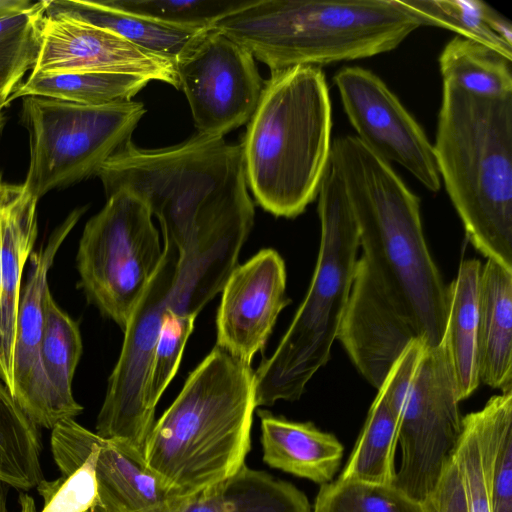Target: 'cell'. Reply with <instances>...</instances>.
<instances>
[{
	"mask_svg": "<svg viewBox=\"0 0 512 512\" xmlns=\"http://www.w3.org/2000/svg\"><path fill=\"white\" fill-rule=\"evenodd\" d=\"M331 159L343 181L362 256L426 347L438 346L445 331L447 287L427 247L419 198L389 162L354 135L332 143Z\"/></svg>",
	"mask_w": 512,
	"mask_h": 512,
	"instance_id": "1",
	"label": "cell"
},
{
	"mask_svg": "<svg viewBox=\"0 0 512 512\" xmlns=\"http://www.w3.org/2000/svg\"><path fill=\"white\" fill-rule=\"evenodd\" d=\"M106 196L124 189L145 203L160 223L164 243L182 250L199 237L252 228L241 144L196 133L160 149L128 140L99 169Z\"/></svg>",
	"mask_w": 512,
	"mask_h": 512,
	"instance_id": "2",
	"label": "cell"
},
{
	"mask_svg": "<svg viewBox=\"0 0 512 512\" xmlns=\"http://www.w3.org/2000/svg\"><path fill=\"white\" fill-rule=\"evenodd\" d=\"M254 371L215 346L146 439L148 467L173 491L194 496L233 475L250 451Z\"/></svg>",
	"mask_w": 512,
	"mask_h": 512,
	"instance_id": "3",
	"label": "cell"
},
{
	"mask_svg": "<svg viewBox=\"0 0 512 512\" xmlns=\"http://www.w3.org/2000/svg\"><path fill=\"white\" fill-rule=\"evenodd\" d=\"M433 152L467 237L512 271V95L482 97L443 81Z\"/></svg>",
	"mask_w": 512,
	"mask_h": 512,
	"instance_id": "4",
	"label": "cell"
},
{
	"mask_svg": "<svg viewBox=\"0 0 512 512\" xmlns=\"http://www.w3.org/2000/svg\"><path fill=\"white\" fill-rule=\"evenodd\" d=\"M421 26L402 0H249L213 27L275 72L385 53Z\"/></svg>",
	"mask_w": 512,
	"mask_h": 512,
	"instance_id": "5",
	"label": "cell"
},
{
	"mask_svg": "<svg viewBox=\"0 0 512 512\" xmlns=\"http://www.w3.org/2000/svg\"><path fill=\"white\" fill-rule=\"evenodd\" d=\"M331 128L320 67L271 72L241 143L247 185L264 210L294 218L317 197L331 156Z\"/></svg>",
	"mask_w": 512,
	"mask_h": 512,
	"instance_id": "6",
	"label": "cell"
},
{
	"mask_svg": "<svg viewBox=\"0 0 512 512\" xmlns=\"http://www.w3.org/2000/svg\"><path fill=\"white\" fill-rule=\"evenodd\" d=\"M317 196L321 238L314 274L275 352L254 371L256 407L300 398L309 380L328 362L346 309L360 245L331 156Z\"/></svg>",
	"mask_w": 512,
	"mask_h": 512,
	"instance_id": "7",
	"label": "cell"
},
{
	"mask_svg": "<svg viewBox=\"0 0 512 512\" xmlns=\"http://www.w3.org/2000/svg\"><path fill=\"white\" fill-rule=\"evenodd\" d=\"M221 288L203 262L179 257L176 247L164 243L159 267L124 330L122 350L97 417L98 436L144 454L155 422L147 398L148 379L166 312L197 316Z\"/></svg>",
	"mask_w": 512,
	"mask_h": 512,
	"instance_id": "8",
	"label": "cell"
},
{
	"mask_svg": "<svg viewBox=\"0 0 512 512\" xmlns=\"http://www.w3.org/2000/svg\"><path fill=\"white\" fill-rule=\"evenodd\" d=\"M146 109L133 100L104 105L24 97L22 120L29 134L26 191L39 200L53 189L96 175L128 140Z\"/></svg>",
	"mask_w": 512,
	"mask_h": 512,
	"instance_id": "9",
	"label": "cell"
},
{
	"mask_svg": "<svg viewBox=\"0 0 512 512\" xmlns=\"http://www.w3.org/2000/svg\"><path fill=\"white\" fill-rule=\"evenodd\" d=\"M162 254L148 207L119 189L84 227L77 253L80 286L89 302L124 331Z\"/></svg>",
	"mask_w": 512,
	"mask_h": 512,
	"instance_id": "10",
	"label": "cell"
},
{
	"mask_svg": "<svg viewBox=\"0 0 512 512\" xmlns=\"http://www.w3.org/2000/svg\"><path fill=\"white\" fill-rule=\"evenodd\" d=\"M456 380L443 341L426 347L400 416L395 486L422 502L452 457L463 428Z\"/></svg>",
	"mask_w": 512,
	"mask_h": 512,
	"instance_id": "11",
	"label": "cell"
},
{
	"mask_svg": "<svg viewBox=\"0 0 512 512\" xmlns=\"http://www.w3.org/2000/svg\"><path fill=\"white\" fill-rule=\"evenodd\" d=\"M175 67L198 133L223 137L249 122L264 82L246 47L210 27L176 59Z\"/></svg>",
	"mask_w": 512,
	"mask_h": 512,
	"instance_id": "12",
	"label": "cell"
},
{
	"mask_svg": "<svg viewBox=\"0 0 512 512\" xmlns=\"http://www.w3.org/2000/svg\"><path fill=\"white\" fill-rule=\"evenodd\" d=\"M357 138L387 162L409 171L431 192L440 189L433 144L396 95L373 72L348 66L333 77Z\"/></svg>",
	"mask_w": 512,
	"mask_h": 512,
	"instance_id": "13",
	"label": "cell"
},
{
	"mask_svg": "<svg viewBox=\"0 0 512 512\" xmlns=\"http://www.w3.org/2000/svg\"><path fill=\"white\" fill-rule=\"evenodd\" d=\"M337 339L358 371L376 389L408 345L421 339L363 256L355 264Z\"/></svg>",
	"mask_w": 512,
	"mask_h": 512,
	"instance_id": "14",
	"label": "cell"
},
{
	"mask_svg": "<svg viewBox=\"0 0 512 512\" xmlns=\"http://www.w3.org/2000/svg\"><path fill=\"white\" fill-rule=\"evenodd\" d=\"M33 73L117 72L138 74L179 89L175 61L138 47L86 22L46 15Z\"/></svg>",
	"mask_w": 512,
	"mask_h": 512,
	"instance_id": "15",
	"label": "cell"
},
{
	"mask_svg": "<svg viewBox=\"0 0 512 512\" xmlns=\"http://www.w3.org/2000/svg\"><path fill=\"white\" fill-rule=\"evenodd\" d=\"M285 289V264L275 250L263 249L237 265L222 289L216 346L251 365L279 313L290 303Z\"/></svg>",
	"mask_w": 512,
	"mask_h": 512,
	"instance_id": "16",
	"label": "cell"
},
{
	"mask_svg": "<svg viewBox=\"0 0 512 512\" xmlns=\"http://www.w3.org/2000/svg\"><path fill=\"white\" fill-rule=\"evenodd\" d=\"M86 208L73 210L52 232L46 245L33 251L18 305L14 343L13 398L36 425L56 426L40 351L44 331V296L49 289L48 272L56 254Z\"/></svg>",
	"mask_w": 512,
	"mask_h": 512,
	"instance_id": "17",
	"label": "cell"
},
{
	"mask_svg": "<svg viewBox=\"0 0 512 512\" xmlns=\"http://www.w3.org/2000/svg\"><path fill=\"white\" fill-rule=\"evenodd\" d=\"M54 428L93 452L100 512H182L193 498L166 486L148 467L143 453L98 436L74 418Z\"/></svg>",
	"mask_w": 512,
	"mask_h": 512,
	"instance_id": "18",
	"label": "cell"
},
{
	"mask_svg": "<svg viewBox=\"0 0 512 512\" xmlns=\"http://www.w3.org/2000/svg\"><path fill=\"white\" fill-rule=\"evenodd\" d=\"M0 380L14 393V343L22 277L37 237V203L23 185H2Z\"/></svg>",
	"mask_w": 512,
	"mask_h": 512,
	"instance_id": "19",
	"label": "cell"
},
{
	"mask_svg": "<svg viewBox=\"0 0 512 512\" xmlns=\"http://www.w3.org/2000/svg\"><path fill=\"white\" fill-rule=\"evenodd\" d=\"M477 367L480 383L512 388V271L487 259L477 299Z\"/></svg>",
	"mask_w": 512,
	"mask_h": 512,
	"instance_id": "20",
	"label": "cell"
},
{
	"mask_svg": "<svg viewBox=\"0 0 512 512\" xmlns=\"http://www.w3.org/2000/svg\"><path fill=\"white\" fill-rule=\"evenodd\" d=\"M263 461L270 467L316 484L330 483L341 464L344 447L311 422H294L258 411Z\"/></svg>",
	"mask_w": 512,
	"mask_h": 512,
	"instance_id": "21",
	"label": "cell"
},
{
	"mask_svg": "<svg viewBox=\"0 0 512 512\" xmlns=\"http://www.w3.org/2000/svg\"><path fill=\"white\" fill-rule=\"evenodd\" d=\"M45 14L109 30L132 44L176 61L205 29L169 25L91 0H45Z\"/></svg>",
	"mask_w": 512,
	"mask_h": 512,
	"instance_id": "22",
	"label": "cell"
},
{
	"mask_svg": "<svg viewBox=\"0 0 512 512\" xmlns=\"http://www.w3.org/2000/svg\"><path fill=\"white\" fill-rule=\"evenodd\" d=\"M182 512H312L306 495L289 482L243 464L230 477L193 496Z\"/></svg>",
	"mask_w": 512,
	"mask_h": 512,
	"instance_id": "23",
	"label": "cell"
},
{
	"mask_svg": "<svg viewBox=\"0 0 512 512\" xmlns=\"http://www.w3.org/2000/svg\"><path fill=\"white\" fill-rule=\"evenodd\" d=\"M481 264L462 260L447 287L446 324L442 341L451 360L460 401L479 386L477 367V299Z\"/></svg>",
	"mask_w": 512,
	"mask_h": 512,
	"instance_id": "24",
	"label": "cell"
},
{
	"mask_svg": "<svg viewBox=\"0 0 512 512\" xmlns=\"http://www.w3.org/2000/svg\"><path fill=\"white\" fill-rule=\"evenodd\" d=\"M44 331L41 365L56 423L74 418L83 407L74 399L72 380L82 354L78 324L55 302L50 290L44 296Z\"/></svg>",
	"mask_w": 512,
	"mask_h": 512,
	"instance_id": "25",
	"label": "cell"
},
{
	"mask_svg": "<svg viewBox=\"0 0 512 512\" xmlns=\"http://www.w3.org/2000/svg\"><path fill=\"white\" fill-rule=\"evenodd\" d=\"M150 81L142 75L117 72H31L10 102L19 97L39 96L77 104L104 105L132 100Z\"/></svg>",
	"mask_w": 512,
	"mask_h": 512,
	"instance_id": "26",
	"label": "cell"
},
{
	"mask_svg": "<svg viewBox=\"0 0 512 512\" xmlns=\"http://www.w3.org/2000/svg\"><path fill=\"white\" fill-rule=\"evenodd\" d=\"M485 462L491 512H512V388L473 412Z\"/></svg>",
	"mask_w": 512,
	"mask_h": 512,
	"instance_id": "27",
	"label": "cell"
},
{
	"mask_svg": "<svg viewBox=\"0 0 512 512\" xmlns=\"http://www.w3.org/2000/svg\"><path fill=\"white\" fill-rule=\"evenodd\" d=\"M400 414L383 393L369 410L363 429L338 479L394 484V455L398 444Z\"/></svg>",
	"mask_w": 512,
	"mask_h": 512,
	"instance_id": "28",
	"label": "cell"
},
{
	"mask_svg": "<svg viewBox=\"0 0 512 512\" xmlns=\"http://www.w3.org/2000/svg\"><path fill=\"white\" fill-rule=\"evenodd\" d=\"M511 63L494 49L461 36L450 40L439 56L443 81L488 98L512 95Z\"/></svg>",
	"mask_w": 512,
	"mask_h": 512,
	"instance_id": "29",
	"label": "cell"
},
{
	"mask_svg": "<svg viewBox=\"0 0 512 512\" xmlns=\"http://www.w3.org/2000/svg\"><path fill=\"white\" fill-rule=\"evenodd\" d=\"M41 437L7 387L0 382V479L27 491L44 480Z\"/></svg>",
	"mask_w": 512,
	"mask_h": 512,
	"instance_id": "30",
	"label": "cell"
},
{
	"mask_svg": "<svg viewBox=\"0 0 512 512\" xmlns=\"http://www.w3.org/2000/svg\"><path fill=\"white\" fill-rule=\"evenodd\" d=\"M45 0L0 17V112L37 61Z\"/></svg>",
	"mask_w": 512,
	"mask_h": 512,
	"instance_id": "31",
	"label": "cell"
},
{
	"mask_svg": "<svg viewBox=\"0 0 512 512\" xmlns=\"http://www.w3.org/2000/svg\"><path fill=\"white\" fill-rule=\"evenodd\" d=\"M312 512H425L395 484L340 480L320 486Z\"/></svg>",
	"mask_w": 512,
	"mask_h": 512,
	"instance_id": "32",
	"label": "cell"
},
{
	"mask_svg": "<svg viewBox=\"0 0 512 512\" xmlns=\"http://www.w3.org/2000/svg\"><path fill=\"white\" fill-rule=\"evenodd\" d=\"M425 25L452 30L512 60V46L487 24L490 6L479 0H402Z\"/></svg>",
	"mask_w": 512,
	"mask_h": 512,
	"instance_id": "33",
	"label": "cell"
},
{
	"mask_svg": "<svg viewBox=\"0 0 512 512\" xmlns=\"http://www.w3.org/2000/svg\"><path fill=\"white\" fill-rule=\"evenodd\" d=\"M249 0H103L111 7L169 25L207 29Z\"/></svg>",
	"mask_w": 512,
	"mask_h": 512,
	"instance_id": "34",
	"label": "cell"
},
{
	"mask_svg": "<svg viewBox=\"0 0 512 512\" xmlns=\"http://www.w3.org/2000/svg\"><path fill=\"white\" fill-rule=\"evenodd\" d=\"M195 319L196 316L177 315L170 309L166 312L148 379L147 398L153 410L178 370Z\"/></svg>",
	"mask_w": 512,
	"mask_h": 512,
	"instance_id": "35",
	"label": "cell"
},
{
	"mask_svg": "<svg viewBox=\"0 0 512 512\" xmlns=\"http://www.w3.org/2000/svg\"><path fill=\"white\" fill-rule=\"evenodd\" d=\"M462 476L469 512H491L488 481L474 413L463 417V428L452 455Z\"/></svg>",
	"mask_w": 512,
	"mask_h": 512,
	"instance_id": "36",
	"label": "cell"
},
{
	"mask_svg": "<svg viewBox=\"0 0 512 512\" xmlns=\"http://www.w3.org/2000/svg\"><path fill=\"white\" fill-rule=\"evenodd\" d=\"M422 504L425 512H469L462 476L453 457Z\"/></svg>",
	"mask_w": 512,
	"mask_h": 512,
	"instance_id": "37",
	"label": "cell"
},
{
	"mask_svg": "<svg viewBox=\"0 0 512 512\" xmlns=\"http://www.w3.org/2000/svg\"><path fill=\"white\" fill-rule=\"evenodd\" d=\"M487 24L497 36L512 46V25L510 21L492 7L488 11Z\"/></svg>",
	"mask_w": 512,
	"mask_h": 512,
	"instance_id": "38",
	"label": "cell"
},
{
	"mask_svg": "<svg viewBox=\"0 0 512 512\" xmlns=\"http://www.w3.org/2000/svg\"><path fill=\"white\" fill-rule=\"evenodd\" d=\"M31 3L27 0H0V17L28 7Z\"/></svg>",
	"mask_w": 512,
	"mask_h": 512,
	"instance_id": "39",
	"label": "cell"
},
{
	"mask_svg": "<svg viewBox=\"0 0 512 512\" xmlns=\"http://www.w3.org/2000/svg\"><path fill=\"white\" fill-rule=\"evenodd\" d=\"M20 512H36L34 499L26 493L19 495Z\"/></svg>",
	"mask_w": 512,
	"mask_h": 512,
	"instance_id": "40",
	"label": "cell"
},
{
	"mask_svg": "<svg viewBox=\"0 0 512 512\" xmlns=\"http://www.w3.org/2000/svg\"><path fill=\"white\" fill-rule=\"evenodd\" d=\"M12 488L8 483L0 479V512H9L7 507V495Z\"/></svg>",
	"mask_w": 512,
	"mask_h": 512,
	"instance_id": "41",
	"label": "cell"
},
{
	"mask_svg": "<svg viewBox=\"0 0 512 512\" xmlns=\"http://www.w3.org/2000/svg\"><path fill=\"white\" fill-rule=\"evenodd\" d=\"M2 185L0 186V255H1V216H2V200H3Z\"/></svg>",
	"mask_w": 512,
	"mask_h": 512,
	"instance_id": "42",
	"label": "cell"
},
{
	"mask_svg": "<svg viewBox=\"0 0 512 512\" xmlns=\"http://www.w3.org/2000/svg\"><path fill=\"white\" fill-rule=\"evenodd\" d=\"M3 124H4V118H3L2 112H0V132L3 127Z\"/></svg>",
	"mask_w": 512,
	"mask_h": 512,
	"instance_id": "43",
	"label": "cell"
},
{
	"mask_svg": "<svg viewBox=\"0 0 512 512\" xmlns=\"http://www.w3.org/2000/svg\"><path fill=\"white\" fill-rule=\"evenodd\" d=\"M1 185H2V183H1V177H0V186H1Z\"/></svg>",
	"mask_w": 512,
	"mask_h": 512,
	"instance_id": "44",
	"label": "cell"
},
{
	"mask_svg": "<svg viewBox=\"0 0 512 512\" xmlns=\"http://www.w3.org/2000/svg\"><path fill=\"white\" fill-rule=\"evenodd\" d=\"M91 512H97V511H91Z\"/></svg>",
	"mask_w": 512,
	"mask_h": 512,
	"instance_id": "45",
	"label": "cell"
}]
</instances>
